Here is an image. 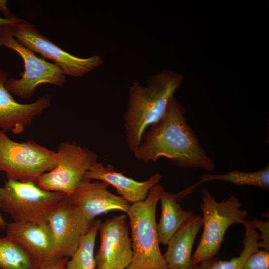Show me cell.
<instances>
[{
  "instance_id": "obj_13",
  "label": "cell",
  "mask_w": 269,
  "mask_h": 269,
  "mask_svg": "<svg viewBox=\"0 0 269 269\" xmlns=\"http://www.w3.org/2000/svg\"><path fill=\"white\" fill-rule=\"evenodd\" d=\"M109 186L103 181L92 182L83 178L74 192L68 196L92 225L98 215L112 210L127 213L130 208L129 203L108 190Z\"/></svg>"
},
{
  "instance_id": "obj_4",
  "label": "cell",
  "mask_w": 269,
  "mask_h": 269,
  "mask_svg": "<svg viewBox=\"0 0 269 269\" xmlns=\"http://www.w3.org/2000/svg\"><path fill=\"white\" fill-rule=\"evenodd\" d=\"M201 192L203 231L191 257L193 266L214 258L220 250L228 228L234 224H242L248 215V211L241 208V203L234 195L226 200L218 202L206 188L202 189Z\"/></svg>"
},
{
  "instance_id": "obj_14",
  "label": "cell",
  "mask_w": 269,
  "mask_h": 269,
  "mask_svg": "<svg viewBox=\"0 0 269 269\" xmlns=\"http://www.w3.org/2000/svg\"><path fill=\"white\" fill-rule=\"evenodd\" d=\"M8 79L7 73L0 69V128L19 134L36 117L50 107V98L45 95L32 103H19L5 87Z\"/></svg>"
},
{
  "instance_id": "obj_9",
  "label": "cell",
  "mask_w": 269,
  "mask_h": 269,
  "mask_svg": "<svg viewBox=\"0 0 269 269\" xmlns=\"http://www.w3.org/2000/svg\"><path fill=\"white\" fill-rule=\"evenodd\" d=\"M9 29L12 35L20 43L43 58L54 62L65 75L74 77L83 76L103 63V58L99 55L80 58L66 52L26 20L20 19Z\"/></svg>"
},
{
  "instance_id": "obj_29",
  "label": "cell",
  "mask_w": 269,
  "mask_h": 269,
  "mask_svg": "<svg viewBox=\"0 0 269 269\" xmlns=\"http://www.w3.org/2000/svg\"><path fill=\"white\" fill-rule=\"evenodd\" d=\"M3 46V42H2L1 36L0 33V46Z\"/></svg>"
},
{
  "instance_id": "obj_6",
  "label": "cell",
  "mask_w": 269,
  "mask_h": 269,
  "mask_svg": "<svg viewBox=\"0 0 269 269\" xmlns=\"http://www.w3.org/2000/svg\"><path fill=\"white\" fill-rule=\"evenodd\" d=\"M67 196L40 188L30 182L8 179L0 189V209L14 221L43 222Z\"/></svg>"
},
{
  "instance_id": "obj_8",
  "label": "cell",
  "mask_w": 269,
  "mask_h": 269,
  "mask_svg": "<svg viewBox=\"0 0 269 269\" xmlns=\"http://www.w3.org/2000/svg\"><path fill=\"white\" fill-rule=\"evenodd\" d=\"M56 153V167L41 175L36 185L44 190L69 196L85 173L98 162V156L89 149L71 142H61Z\"/></svg>"
},
{
  "instance_id": "obj_25",
  "label": "cell",
  "mask_w": 269,
  "mask_h": 269,
  "mask_svg": "<svg viewBox=\"0 0 269 269\" xmlns=\"http://www.w3.org/2000/svg\"><path fill=\"white\" fill-rule=\"evenodd\" d=\"M19 19L15 16L9 18L0 17V31L3 29L10 27L18 22Z\"/></svg>"
},
{
  "instance_id": "obj_1",
  "label": "cell",
  "mask_w": 269,
  "mask_h": 269,
  "mask_svg": "<svg viewBox=\"0 0 269 269\" xmlns=\"http://www.w3.org/2000/svg\"><path fill=\"white\" fill-rule=\"evenodd\" d=\"M133 153L135 158L145 162L164 157L182 168L211 171L215 167L188 124L183 106L174 96L162 118L145 131Z\"/></svg>"
},
{
  "instance_id": "obj_24",
  "label": "cell",
  "mask_w": 269,
  "mask_h": 269,
  "mask_svg": "<svg viewBox=\"0 0 269 269\" xmlns=\"http://www.w3.org/2000/svg\"><path fill=\"white\" fill-rule=\"evenodd\" d=\"M68 258H64L46 266L40 267L39 269H65Z\"/></svg>"
},
{
  "instance_id": "obj_18",
  "label": "cell",
  "mask_w": 269,
  "mask_h": 269,
  "mask_svg": "<svg viewBox=\"0 0 269 269\" xmlns=\"http://www.w3.org/2000/svg\"><path fill=\"white\" fill-rule=\"evenodd\" d=\"M215 180L228 182L236 186H255L267 190L269 188V166L268 164L264 168L254 172L231 170L223 174H204L197 183L185 190L190 194L201 183Z\"/></svg>"
},
{
  "instance_id": "obj_21",
  "label": "cell",
  "mask_w": 269,
  "mask_h": 269,
  "mask_svg": "<svg viewBox=\"0 0 269 269\" xmlns=\"http://www.w3.org/2000/svg\"><path fill=\"white\" fill-rule=\"evenodd\" d=\"M101 221L97 220L81 238L79 246L68 260L65 269H96L94 255L95 241Z\"/></svg>"
},
{
  "instance_id": "obj_17",
  "label": "cell",
  "mask_w": 269,
  "mask_h": 269,
  "mask_svg": "<svg viewBox=\"0 0 269 269\" xmlns=\"http://www.w3.org/2000/svg\"><path fill=\"white\" fill-rule=\"evenodd\" d=\"M159 201L161 214L157 223V232L159 243L166 245L171 237L195 215L190 210L182 209L176 194L164 190Z\"/></svg>"
},
{
  "instance_id": "obj_10",
  "label": "cell",
  "mask_w": 269,
  "mask_h": 269,
  "mask_svg": "<svg viewBox=\"0 0 269 269\" xmlns=\"http://www.w3.org/2000/svg\"><path fill=\"white\" fill-rule=\"evenodd\" d=\"M100 246L95 256L96 269H126L133 256L126 216H114L101 223Z\"/></svg>"
},
{
  "instance_id": "obj_2",
  "label": "cell",
  "mask_w": 269,
  "mask_h": 269,
  "mask_svg": "<svg viewBox=\"0 0 269 269\" xmlns=\"http://www.w3.org/2000/svg\"><path fill=\"white\" fill-rule=\"evenodd\" d=\"M182 81L181 74L163 70L149 77L147 85L135 82L130 87L124 118L126 142L131 152L139 145L145 131L164 116Z\"/></svg>"
},
{
  "instance_id": "obj_27",
  "label": "cell",
  "mask_w": 269,
  "mask_h": 269,
  "mask_svg": "<svg viewBox=\"0 0 269 269\" xmlns=\"http://www.w3.org/2000/svg\"><path fill=\"white\" fill-rule=\"evenodd\" d=\"M0 188L1 187H0ZM7 224V223L4 220V219L2 217L1 213L0 212V229H2V230H5L6 229Z\"/></svg>"
},
{
  "instance_id": "obj_22",
  "label": "cell",
  "mask_w": 269,
  "mask_h": 269,
  "mask_svg": "<svg viewBox=\"0 0 269 269\" xmlns=\"http://www.w3.org/2000/svg\"><path fill=\"white\" fill-rule=\"evenodd\" d=\"M242 269H269V251L258 249L248 258Z\"/></svg>"
},
{
  "instance_id": "obj_23",
  "label": "cell",
  "mask_w": 269,
  "mask_h": 269,
  "mask_svg": "<svg viewBox=\"0 0 269 269\" xmlns=\"http://www.w3.org/2000/svg\"><path fill=\"white\" fill-rule=\"evenodd\" d=\"M250 222L256 229L260 231L259 234V239L261 241L258 242V247L263 248L265 250L269 251V222L267 221H261L254 218Z\"/></svg>"
},
{
  "instance_id": "obj_20",
  "label": "cell",
  "mask_w": 269,
  "mask_h": 269,
  "mask_svg": "<svg viewBox=\"0 0 269 269\" xmlns=\"http://www.w3.org/2000/svg\"><path fill=\"white\" fill-rule=\"evenodd\" d=\"M36 260L20 245L6 236L0 238V268L39 269Z\"/></svg>"
},
{
  "instance_id": "obj_5",
  "label": "cell",
  "mask_w": 269,
  "mask_h": 269,
  "mask_svg": "<svg viewBox=\"0 0 269 269\" xmlns=\"http://www.w3.org/2000/svg\"><path fill=\"white\" fill-rule=\"evenodd\" d=\"M57 165L56 152L28 140L18 142L0 130V171L7 179L36 184L40 176Z\"/></svg>"
},
{
  "instance_id": "obj_15",
  "label": "cell",
  "mask_w": 269,
  "mask_h": 269,
  "mask_svg": "<svg viewBox=\"0 0 269 269\" xmlns=\"http://www.w3.org/2000/svg\"><path fill=\"white\" fill-rule=\"evenodd\" d=\"M83 178L107 183L116 189L120 196L132 204L144 200L150 190L158 184L162 176L155 173L144 181H137L117 171L111 164L104 166L97 162L85 173Z\"/></svg>"
},
{
  "instance_id": "obj_28",
  "label": "cell",
  "mask_w": 269,
  "mask_h": 269,
  "mask_svg": "<svg viewBox=\"0 0 269 269\" xmlns=\"http://www.w3.org/2000/svg\"><path fill=\"white\" fill-rule=\"evenodd\" d=\"M192 269H199V265L197 264V265H196L193 266V268H192Z\"/></svg>"
},
{
  "instance_id": "obj_19",
  "label": "cell",
  "mask_w": 269,
  "mask_h": 269,
  "mask_svg": "<svg viewBox=\"0 0 269 269\" xmlns=\"http://www.w3.org/2000/svg\"><path fill=\"white\" fill-rule=\"evenodd\" d=\"M245 229V237L243 241V249L238 257L229 261L218 260L213 258L199 263L200 269H242L245 261L258 250L259 236L250 221L245 220L242 223Z\"/></svg>"
},
{
  "instance_id": "obj_11",
  "label": "cell",
  "mask_w": 269,
  "mask_h": 269,
  "mask_svg": "<svg viewBox=\"0 0 269 269\" xmlns=\"http://www.w3.org/2000/svg\"><path fill=\"white\" fill-rule=\"evenodd\" d=\"M47 222L61 258L72 256L90 224L81 210L66 196L49 215Z\"/></svg>"
},
{
  "instance_id": "obj_3",
  "label": "cell",
  "mask_w": 269,
  "mask_h": 269,
  "mask_svg": "<svg viewBox=\"0 0 269 269\" xmlns=\"http://www.w3.org/2000/svg\"><path fill=\"white\" fill-rule=\"evenodd\" d=\"M164 191L157 184L144 200L130 205L126 214L131 230L133 256L126 269H168L159 248L156 219L157 205Z\"/></svg>"
},
{
  "instance_id": "obj_26",
  "label": "cell",
  "mask_w": 269,
  "mask_h": 269,
  "mask_svg": "<svg viewBox=\"0 0 269 269\" xmlns=\"http://www.w3.org/2000/svg\"><path fill=\"white\" fill-rule=\"evenodd\" d=\"M7 0H0V11L3 14L5 18H11L14 16L7 6Z\"/></svg>"
},
{
  "instance_id": "obj_12",
  "label": "cell",
  "mask_w": 269,
  "mask_h": 269,
  "mask_svg": "<svg viewBox=\"0 0 269 269\" xmlns=\"http://www.w3.org/2000/svg\"><path fill=\"white\" fill-rule=\"evenodd\" d=\"M5 230L6 237L29 253L38 262L40 267L62 259L47 222L13 221L7 223Z\"/></svg>"
},
{
  "instance_id": "obj_7",
  "label": "cell",
  "mask_w": 269,
  "mask_h": 269,
  "mask_svg": "<svg viewBox=\"0 0 269 269\" xmlns=\"http://www.w3.org/2000/svg\"><path fill=\"white\" fill-rule=\"evenodd\" d=\"M10 27L3 29L0 33L3 46L17 52L23 61L24 71L19 79L10 78L5 83L7 90L22 99L31 98L41 84L48 83L62 86L66 75L55 64L38 57L28 48L20 43L11 34Z\"/></svg>"
},
{
  "instance_id": "obj_16",
  "label": "cell",
  "mask_w": 269,
  "mask_h": 269,
  "mask_svg": "<svg viewBox=\"0 0 269 269\" xmlns=\"http://www.w3.org/2000/svg\"><path fill=\"white\" fill-rule=\"evenodd\" d=\"M202 226V217L195 215L169 240L163 255L168 269H192L193 245Z\"/></svg>"
}]
</instances>
